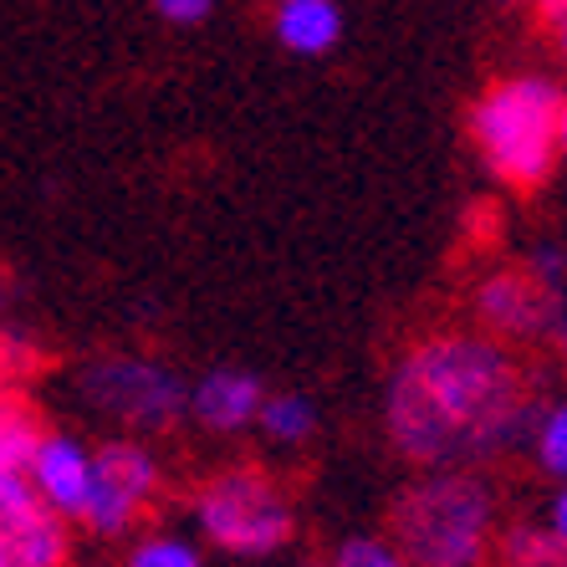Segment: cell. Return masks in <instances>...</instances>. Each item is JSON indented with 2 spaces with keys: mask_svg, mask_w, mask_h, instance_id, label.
<instances>
[{
  "mask_svg": "<svg viewBox=\"0 0 567 567\" xmlns=\"http://www.w3.org/2000/svg\"><path fill=\"white\" fill-rule=\"evenodd\" d=\"M527 455L547 481H567V399H553L547 410L532 414Z\"/></svg>",
  "mask_w": 567,
  "mask_h": 567,
  "instance_id": "16",
  "label": "cell"
},
{
  "mask_svg": "<svg viewBox=\"0 0 567 567\" xmlns=\"http://www.w3.org/2000/svg\"><path fill=\"white\" fill-rule=\"evenodd\" d=\"M41 435H47L41 414L16 389H0V471H27Z\"/></svg>",
  "mask_w": 567,
  "mask_h": 567,
  "instance_id": "13",
  "label": "cell"
},
{
  "mask_svg": "<svg viewBox=\"0 0 567 567\" xmlns=\"http://www.w3.org/2000/svg\"><path fill=\"white\" fill-rule=\"evenodd\" d=\"M123 567H205V542L174 527L138 532L123 553Z\"/></svg>",
  "mask_w": 567,
  "mask_h": 567,
  "instance_id": "14",
  "label": "cell"
},
{
  "mask_svg": "<svg viewBox=\"0 0 567 567\" xmlns=\"http://www.w3.org/2000/svg\"><path fill=\"white\" fill-rule=\"evenodd\" d=\"M496 563L502 567H567L563 542L547 532V522H512L496 537Z\"/></svg>",
  "mask_w": 567,
  "mask_h": 567,
  "instance_id": "15",
  "label": "cell"
},
{
  "mask_svg": "<svg viewBox=\"0 0 567 567\" xmlns=\"http://www.w3.org/2000/svg\"><path fill=\"white\" fill-rule=\"evenodd\" d=\"M553 348H557V358L567 363V307H563V317H557V332H553Z\"/></svg>",
  "mask_w": 567,
  "mask_h": 567,
  "instance_id": "22",
  "label": "cell"
},
{
  "mask_svg": "<svg viewBox=\"0 0 567 567\" xmlns=\"http://www.w3.org/2000/svg\"><path fill=\"white\" fill-rule=\"evenodd\" d=\"M532 414L516 348L475 328L414 338L383 383V435L414 471H486L527 445Z\"/></svg>",
  "mask_w": 567,
  "mask_h": 567,
  "instance_id": "1",
  "label": "cell"
},
{
  "mask_svg": "<svg viewBox=\"0 0 567 567\" xmlns=\"http://www.w3.org/2000/svg\"><path fill=\"white\" fill-rule=\"evenodd\" d=\"M271 41L287 56L322 62L343 47V6L338 0H271Z\"/></svg>",
  "mask_w": 567,
  "mask_h": 567,
  "instance_id": "11",
  "label": "cell"
},
{
  "mask_svg": "<svg viewBox=\"0 0 567 567\" xmlns=\"http://www.w3.org/2000/svg\"><path fill=\"white\" fill-rule=\"evenodd\" d=\"M148 6H154V16L164 27H179V31L205 27L215 16V0H148Z\"/></svg>",
  "mask_w": 567,
  "mask_h": 567,
  "instance_id": "19",
  "label": "cell"
},
{
  "mask_svg": "<svg viewBox=\"0 0 567 567\" xmlns=\"http://www.w3.org/2000/svg\"><path fill=\"white\" fill-rule=\"evenodd\" d=\"M332 567H410V557L399 553L389 532H383V537H348L332 553Z\"/></svg>",
  "mask_w": 567,
  "mask_h": 567,
  "instance_id": "17",
  "label": "cell"
},
{
  "mask_svg": "<svg viewBox=\"0 0 567 567\" xmlns=\"http://www.w3.org/2000/svg\"><path fill=\"white\" fill-rule=\"evenodd\" d=\"M0 563L6 567H66L72 522L31 491L27 471H0Z\"/></svg>",
  "mask_w": 567,
  "mask_h": 567,
  "instance_id": "8",
  "label": "cell"
},
{
  "mask_svg": "<svg viewBox=\"0 0 567 567\" xmlns=\"http://www.w3.org/2000/svg\"><path fill=\"white\" fill-rule=\"evenodd\" d=\"M185 512L189 532L236 563H266V557L287 553L297 537V502H291L287 481L256 461H230L199 475Z\"/></svg>",
  "mask_w": 567,
  "mask_h": 567,
  "instance_id": "4",
  "label": "cell"
},
{
  "mask_svg": "<svg viewBox=\"0 0 567 567\" xmlns=\"http://www.w3.org/2000/svg\"><path fill=\"white\" fill-rule=\"evenodd\" d=\"M266 389L251 369H236V363H220V369H205L199 379H189V424H199L205 435H246L261 420Z\"/></svg>",
  "mask_w": 567,
  "mask_h": 567,
  "instance_id": "10",
  "label": "cell"
},
{
  "mask_svg": "<svg viewBox=\"0 0 567 567\" xmlns=\"http://www.w3.org/2000/svg\"><path fill=\"white\" fill-rule=\"evenodd\" d=\"M27 481L62 522L82 527V512L93 496V445L72 430H47L27 461Z\"/></svg>",
  "mask_w": 567,
  "mask_h": 567,
  "instance_id": "9",
  "label": "cell"
},
{
  "mask_svg": "<svg viewBox=\"0 0 567 567\" xmlns=\"http://www.w3.org/2000/svg\"><path fill=\"white\" fill-rule=\"evenodd\" d=\"M0 567H6V563H0Z\"/></svg>",
  "mask_w": 567,
  "mask_h": 567,
  "instance_id": "25",
  "label": "cell"
},
{
  "mask_svg": "<svg viewBox=\"0 0 567 567\" xmlns=\"http://www.w3.org/2000/svg\"><path fill=\"white\" fill-rule=\"evenodd\" d=\"M37 363V348L16 328H0V389H16V379Z\"/></svg>",
  "mask_w": 567,
  "mask_h": 567,
  "instance_id": "18",
  "label": "cell"
},
{
  "mask_svg": "<svg viewBox=\"0 0 567 567\" xmlns=\"http://www.w3.org/2000/svg\"><path fill=\"white\" fill-rule=\"evenodd\" d=\"M164 496V461L138 435H107L93 445V496L82 512V527L113 542L144 527V516Z\"/></svg>",
  "mask_w": 567,
  "mask_h": 567,
  "instance_id": "7",
  "label": "cell"
},
{
  "mask_svg": "<svg viewBox=\"0 0 567 567\" xmlns=\"http://www.w3.org/2000/svg\"><path fill=\"white\" fill-rule=\"evenodd\" d=\"M72 394L87 414L113 424L118 435H169L189 420V383L154 353H97L78 363Z\"/></svg>",
  "mask_w": 567,
  "mask_h": 567,
  "instance_id": "5",
  "label": "cell"
},
{
  "mask_svg": "<svg viewBox=\"0 0 567 567\" xmlns=\"http://www.w3.org/2000/svg\"><path fill=\"white\" fill-rule=\"evenodd\" d=\"M256 435L277 450H302L317 435V404L297 389H281V394H266L261 420H256Z\"/></svg>",
  "mask_w": 567,
  "mask_h": 567,
  "instance_id": "12",
  "label": "cell"
},
{
  "mask_svg": "<svg viewBox=\"0 0 567 567\" xmlns=\"http://www.w3.org/2000/svg\"><path fill=\"white\" fill-rule=\"evenodd\" d=\"M563 87L542 72H512L481 87V97L465 113L475 154L486 164L496 185L532 195L553 179L557 158H563Z\"/></svg>",
  "mask_w": 567,
  "mask_h": 567,
  "instance_id": "3",
  "label": "cell"
},
{
  "mask_svg": "<svg viewBox=\"0 0 567 567\" xmlns=\"http://www.w3.org/2000/svg\"><path fill=\"white\" fill-rule=\"evenodd\" d=\"M502 537V502L481 471H414L389 502V542L410 567H486Z\"/></svg>",
  "mask_w": 567,
  "mask_h": 567,
  "instance_id": "2",
  "label": "cell"
},
{
  "mask_svg": "<svg viewBox=\"0 0 567 567\" xmlns=\"http://www.w3.org/2000/svg\"><path fill=\"white\" fill-rule=\"evenodd\" d=\"M547 532L563 542V553H567V481H557L553 502H547Z\"/></svg>",
  "mask_w": 567,
  "mask_h": 567,
  "instance_id": "20",
  "label": "cell"
},
{
  "mask_svg": "<svg viewBox=\"0 0 567 567\" xmlns=\"http://www.w3.org/2000/svg\"><path fill=\"white\" fill-rule=\"evenodd\" d=\"M557 133H563V158H567V93H563V123H557Z\"/></svg>",
  "mask_w": 567,
  "mask_h": 567,
  "instance_id": "23",
  "label": "cell"
},
{
  "mask_svg": "<svg viewBox=\"0 0 567 567\" xmlns=\"http://www.w3.org/2000/svg\"><path fill=\"white\" fill-rule=\"evenodd\" d=\"M307 567H332V563H307Z\"/></svg>",
  "mask_w": 567,
  "mask_h": 567,
  "instance_id": "24",
  "label": "cell"
},
{
  "mask_svg": "<svg viewBox=\"0 0 567 567\" xmlns=\"http://www.w3.org/2000/svg\"><path fill=\"white\" fill-rule=\"evenodd\" d=\"M465 307H471L475 332H486V338H496L506 348H537V343H553L557 317L567 307V287L547 281L527 261H512V266L481 271Z\"/></svg>",
  "mask_w": 567,
  "mask_h": 567,
  "instance_id": "6",
  "label": "cell"
},
{
  "mask_svg": "<svg viewBox=\"0 0 567 567\" xmlns=\"http://www.w3.org/2000/svg\"><path fill=\"white\" fill-rule=\"evenodd\" d=\"M547 31H553V47H557V56L567 62V11H557L553 21H547Z\"/></svg>",
  "mask_w": 567,
  "mask_h": 567,
  "instance_id": "21",
  "label": "cell"
}]
</instances>
